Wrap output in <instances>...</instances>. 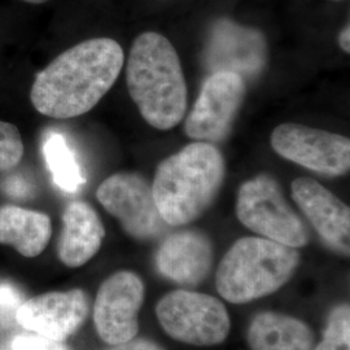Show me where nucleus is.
Instances as JSON below:
<instances>
[{"label":"nucleus","mask_w":350,"mask_h":350,"mask_svg":"<svg viewBox=\"0 0 350 350\" xmlns=\"http://www.w3.org/2000/svg\"><path fill=\"white\" fill-rule=\"evenodd\" d=\"M42 154L52 182L66 193H75L85 186L86 178L75 150L63 133L46 131L42 140Z\"/></svg>","instance_id":"nucleus-18"},{"label":"nucleus","mask_w":350,"mask_h":350,"mask_svg":"<svg viewBox=\"0 0 350 350\" xmlns=\"http://www.w3.org/2000/svg\"><path fill=\"white\" fill-rule=\"evenodd\" d=\"M212 263V241L196 230L167 235L156 253V269L160 275L182 286L200 284L209 274Z\"/></svg>","instance_id":"nucleus-14"},{"label":"nucleus","mask_w":350,"mask_h":350,"mask_svg":"<svg viewBox=\"0 0 350 350\" xmlns=\"http://www.w3.org/2000/svg\"><path fill=\"white\" fill-rule=\"evenodd\" d=\"M245 79L231 72L208 77L200 95L188 114L185 131L199 142L215 143L228 135L245 96Z\"/></svg>","instance_id":"nucleus-9"},{"label":"nucleus","mask_w":350,"mask_h":350,"mask_svg":"<svg viewBox=\"0 0 350 350\" xmlns=\"http://www.w3.org/2000/svg\"><path fill=\"white\" fill-rule=\"evenodd\" d=\"M105 230L100 217L85 201L70 202L63 213V231L57 244L60 261L68 267L88 263L100 250Z\"/></svg>","instance_id":"nucleus-15"},{"label":"nucleus","mask_w":350,"mask_h":350,"mask_svg":"<svg viewBox=\"0 0 350 350\" xmlns=\"http://www.w3.org/2000/svg\"><path fill=\"white\" fill-rule=\"evenodd\" d=\"M156 314L165 332L176 341L213 347L225 341L230 317L225 305L205 293L178 289L159 301Z\"/></svg>","instance_id":"nucleus-6"},{"label":"nucleus","mask_w":350,"mask_h":350,"mask_svg":"<svg viewBox=\"0 0 350 350\" xmlns=\"http://www.w3.org/2000/svg\"><path fill=\"white\" fill-rule=\"evenodd\" d=\"M225 173L221 150L206 142L191 143L165 159L150 185L163 221L176 227L200 218L218 196Z\"/></svg>","instance_id":"nucleus-3"},{"label":"nucleus","mask_w":350,"mask_h":350,"mask_svg":"<svg viewBox=\"0 0 350 350\" xmlns=\"http://www.w3.org/2000/svg\"><path fill=\"white\" fill-rule=\"evenodd\" d=\"M338 43H340V47L341 50L344 51L345 53H349L350 52V27L349 25L345 26L341 33H340V37H338Z\"/></svg>","instance_id":"nucleus-25"},{"label":"nucleus","mask_w":350,"mask_h":350,"mask_svg":"<svg viewBox=\"0 0 350 350\" xmlns=\"http://www.w3.org/2000/svg\"><path fill=\"white\" fill-rule=\"evenodd\" d=\"M247 340L250 350H313L310 327L286 314L263 312L250 322Z\"/></svg>","instance_id":"nucleus-16"},{"label":"nucleus","mask_w":350,"mask_h":350,"mask_svg":"<svg viewBox=\"0 0 350 350\" xmlns=\"http://www.w3.org/2000/svg\"><path fill=\"white\" fill-rule=\"evenodd\" d=\"M108 350H165L161 345L148 338H131L122 344L112 345Z\"/></svg>","instance_id":"nucleus-24"},{"label":"nucleus","mask_w":350,"mask_h":350,"mask_svg":"<svg viewBox=\"0 0 350 350\" xmlns=\"http://www.w3.org/2000/svg\"><path fill=\"white\" fill-rule=\"evenodd\" d=\"M96 198L131 238L140 241L156 240L170 227L157 209L152 186L137 173L108 176L98 188Z\"/></svg>","instance_id":"nucleus-7"},{"label":"nucleus","mask_w":350,"mask_h":350,"mask_svg":"<svg viewBox=\"0 0 350 350\" xmlns=\"http://www.w3.org/2000/svg\"><path fill=\"white\" fill-rule=\"evenodd\" d=\"M270 144L280 157L318 174L341 176L349 172V138L335 133L283 124L273 130Z\"/></svg>","instance_id":"nucleus-8"},{"label":"nucleus","mask_w":350,"mask_h":350,"mask_svg":"<svg viewBox=\"0 0 350 350\" xmlns=\"http://www.w3.org/2000/svg\"><path fill=\"white\" fill-rule=\"evenodd\" d=\"M12 350H70L64 341H55L39 335H17L13 338Z\"/></svg>","instance_id":"nucleus-22"},{"label":"nucleus","mask_w":350,"mask_h":350,"mask_svg":"<svg viewBox=\"0 0 350 350\" xmlns=\"http://www.w3.org/2000/svg\"><path fill=\"white\" fill-rule=\"evenodd\" d=\"M296 248L265 238L238 240L218 266V293L232 304L273 295L292 279L300 265Z\"/></svg>","instance_id":"nucleus-4"},{"label":"nucleus","mask_w":350,"mask_h":350,"mask_svg":"<svg viewBox=\"0 0 350 350\" xmlns=\"http://www.w3.org/2000/svg\"><path fill=\"white\" fill-rule=\"evenodd\" d=\"M127 90L142 117L157 130L178 125L187 111V83L169 39L143 33L133 43L126 68Z\"/></svg>","instance_id":"nucleus-2"},{"label":"nucleus","mask_w":350,"mask_h":350,"mask_svg":"<svg viewBox=\"0 0 350 350\" xmlns=\"http://www.w3.org/2000/svg\"><path fill=\"white\" fill-rule=\"evenodd\" d=\"M50 217L16 205L0 206V244L11 245L24 257H37L50 243Z\"/></svg>","instance_id":"nucleus-17"},{"label":"nucleus","mask_w":350,"mask_h":350,"mask_svg":"<svg viewBox=\"0 0 350 350\" xmlns=\"http://www.w3.org/2000/svg\"><path fill=\"white\" fill-rule=\"evenodd\" d=\"M0 350H7V349H4V348H3V347H0Z\"/></svg>","instance_id":"nucleus-27"},{"label":"nucleus","mask_w":350,"mask_h":350,"mask_svg":"<svg viewBox=\"0 0 350 350\" xmlns=\"http://www.w3.org/2000/svg\"><path fill=\"white\" fill-rule=\"evenodd\" d=\"M23 292L13 286L11 282L0 280V321L8 323L11 318H16L17 309L24 302Z\"/></svg>","instance_id":"nucleus-21"},{"label":"nucleus","mask_w":350,"mask_h":350,"mask_svg":"<svg viewBox=\"0 0 350 350\" xmlns=\"http://www.w3.org/2000/svg\"><path fill=\"white\" fill-rule=\"evenodd\" d=\"M334 1H341V0H334Z\"/></svg>","instance_id":"nucleus-28"},{"label":"nucleus","mask_w":350,"mask_h":350,"mask_svg":"<svg viewBox=\"0 0 350 350\" xmlns=\"http://www.w3.org/2000/svg\"><path fill=\"white\" fill-rule=\"evenodd\" d=\"M24 157V143L16 126L0 121V173L11 172Z\"/></svg>","instance_id":"nucleus-20"},{"label":"nucleus","mask_w":350,"mask_h":350,"mask_svg":"<svg viewBox=\"0 0 350 350\" xmlns=\"http://www.w3.org/2000/svg\"><path fill=\"white\" fill-rule=\"evenodd\" d=\"M90 312L88 293L82 289L50 292L24 301L16 322L42 338L64 341L85 323Z\"/></svg>","instance_id":"nucleus-11"},{"label":"nucleus","mask_w":350,"mask_h":350,"mask_svg":"<svg viewBox=\"0 0 350 350\" xmlns=\"http://www.w3.org/2000/svg\"><path fill=\"white\" fill-rule=\"evenodd\" d=\"M144 295L142 279L131 271L116 273L103 282L94 305V322L103 341L117 345L138 335Z\"/></svg>","instance_id":"nucleus-10"},{"label":"nucleus","mask_w":350,"mask_h":350,"mask_svg":"<svg viewBox=\"0 0 350 350\" xmlns=\"http://www.w3.org/2000/svg\"><path fill=\"white\" fill-rule=\"evenodd\" d=\"M237 215L254 234L291 248L305 247L310 240L308 226L288 204L271 175H257L241 185Z\"/></svg>","instance_id":"nucleus-5"},{"label":"nucleus","mask_w":350,"mask_h":350,"mask_svg":"<svg viewBox=\"0 0 350 350\" xmlns=\"http://www.w3.org/2000/svg\"><path fill=\"white\" fill-rule=\"evenodd\" d=\"M124 63V50L114 39L81 42L36 75L30 90L31 104L40 114L56 120L82 116L112 88Z\"/></svg>","instance_id":"nucleus-1"},{"label":"nucleus","mask_w":350,"mask_h":350,"mask_svg":"<svg viewBox=\"0 0 350 350\" xmlns=\"http://www.w3.org/2000/svg\"><path fill=\"white\" fill-rule=\"evenodd\" d=\"M4 191H5V193H8L10 196H12L14 199L30 198V195L33 192L29 182L26 180L25 178L20 176V175L10 176L4 183Z\"/></svg>","instance_id":"nucleus-23"},{"label":"nucleus","mask_w":350,"mask_h":350,"mask_svg":"<svg viewBox=\"0 0 350 350\" xmlns=\"http://www.w3.org/2000/svg\"><path fill=\"white\" fill-rule=\"evenodd\" d=\"M314 350H350V309L341 304L331 310L323 340Z\"/></svg>","instance_id":"nucleus-19"},{"label":"nucleus","mask_w":350,"mask_h":350,"mask_svg":"<svg viewBox=\"0 0 350 350\" xmlns=\"http://www.w3.org/2000/svg\"><path fill=\"white\" fill-rule=\"evenodd\" d=\"M25 3H30V4H42V3H46L49 0H23Z\"/></svg>","instance_id":"nucleus-26"},{"label":"nucleus","mask_w":350,"mask_h":350,"mask_svg":"<svg viewBox=\"0 0 350 350\" xmlns=\"http://www.w3.org/2000/svg\"><path fill=\"white\" fill-rule=\"evenodd\" d=\"M292 199L327 245L349 254L350 209L335 193L312 178H297L291 185Z\"/></svg>","instance_id":"nucleus-13"},{"label":"nucleus","mask_w":350,"mask_h":350,"mask_svg":"<svg viewBox=\"0 0 350 350\" xmlns=\"http://www.w3.org/2000/svg\"><path fill=\"white\" fill-rule=\"evenodd\" d=\"M205 62L215 72H231L247 77L260 75L266 64V43L254 29L218 21L212 30Z\"/></svg>","instance_id":"nucleus-12"}]
</instances>
